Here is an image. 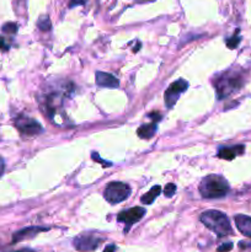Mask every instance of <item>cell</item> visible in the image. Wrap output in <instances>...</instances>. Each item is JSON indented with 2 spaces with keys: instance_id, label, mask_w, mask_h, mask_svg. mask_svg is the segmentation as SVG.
Wrapping results in <instances>:
<instances>
[{
  "instance_id": "cell-1",
  "label": "cell",
  "mask_w": 251,
  "mask_h": 252,
  "mask_svg": "<svg viewBox=\"0 0 251 252\" xmlns=\"http://www.w3.org/2000/svg\"><path fill=\"white\" fill-rule=\"evenodd\" d=\"M243 74L238 70H234V69L219 74L213 80V85L216 88L218 100H223V98L228 97L231 94L236 93L243 86Z\"/></svg>"
},
{
  "instance_id": "cell-2",
  "label": "cell",
  "mask_w": 251,
  "mask_h": 252,
  "mask_svg": "<svg viewBox=\"0 0 251 252\" xmlns=\"http://www.w3.org/2000/svg\"><path fill=\"white\" fill-rule=\"evenodd\" d=\"M199 220H201L202 224H204L206 228L213 231L219 238H223V236H228L233 234V229H231L229 218L223 212L214 211V209L206 211L201 214Z\"/></svg>"
},
{
  "instance_id": "cell-3",
  "label": "cell",
  "mask_w": 251,
  "mask_h": 252,
  "mask_svg": "<svg viewBox=\"0 0 251 252\" xmlns=\"http://www.w3.org/2000/svg\"><path fill=\"white\" fill-rule=\"evenodd\" d=\"M199 192L203 198H221L228 194L229 185L220 175H208L199 184Z\"/></svg>"
},
{
  "instance_id": "cell-4",
  "label": "cell",
  "mask_w": 251,
  "mask_h": 252,
  "mask_svg": "<svg viewBox=\"0 0 251 252\" xmlns=\"http://www.w3.org/2000/svg\"><path fill=\"white\" fill-rule=\"evenodd\" d=\"M130 192L132 189H130L129 185L125 184V182H110L103 191V197L108 203L117 204L126 201L130 196Z\"/></svg>"
},
{
  "instance_id": "cell-5",
  "label": "cell",
  "mask_w": 251,
  "mask_h": 252,
  "mask_svg": "<svg viewBox=\"0 0 251 252\" xmlns=\"http://www.w3.org/2000/svg\"><path fill=\"white\" fill-rule=\"evenodd\" d=\"M15 127L17 128L21 134L27 135V137H33V135H38L39 133L43 132V128L39 125L37 121L33 118L27 117V116H17L15 118Z\"/></svg>"
},
{
  "instance_id": "cell-6",
  "label": "cell",
  "mask_w": 251,
  "mask_h": 252,
  "mask_svg": "<svg viewBox=\"0 0 251 252\" xmlns=\"http://www.w3.org/2000/svg\"><path fill=\"white\" fill-rule=\"evenodd\" d=\"M102 241V238H98V236L94 235V234L84 233L74 239L73 245L75 250L80 252H93L101 245Z\"/></svg>"
},
{
  "instance_id": "cell-7",
  "label": "cell",
  "mask_w": 251,
  "mask_h": 252,
  "mask_svg": "<svg viewBox=\"0 0 251 252\" xmlns=\"http://www.w3.org/2000/svg\"><path fill=\"white\" fill-rule=\"evenodd\" d=\"M145 216V209L142 207H133V208L127 209V211L120 212V214L117 216V220L120 223H125V233H128L130 229V226L133 224L138 223L143 217Z\"/></svg>"
},
{
  "instance_id": "cell-8",
  "label": "cell",
  "mask_w": 251,
  "mask_h": 252,
  "mask_svg": "<svg viewBox=\"0 0 251 252\" xmlns=\"http://www.w3.org/2000/svg\"><path fill=\"white\" fill-rule=\"evenodd\" d=\"M188 88V83L184 79H179V80L174 81L171 85L167 88V90L165 91V103H166L167 108H171L175 103L179 100L180 95H181L184 91L187 90Z\"/></svg>"
},
{
  "instance_id": "cell-9",
  "label": "cell",
  "mask_w": 251,
  "mask_h": 252,
  "mask_svg": "<svg viewBox=\"0 0 251 252\" xmlns=\"http://www.w3.org/2000/svg\"><path fill=\"white\" fill-rule=\"evenodd\" d=\"M49 228H42V226H29V228H24L21 230L16 231V233L12 235V244L20 243V241L24 240H30V239H33L34 236L38 235L42 231H48Z\"/></svg>"
},
{
  "instance_id": "cell-10",
  "label": "cell",
  "mask_w": 251,
  "mask_h": 252,
  "mask_svg": "<svg viewBox=\"0 0 251 252\" xmlns=\"http://www.w3.org/2000/svg\"><path fill=\"white\" fill-rule=\"evenodd\" d=\"M96 84L101 88L107 89H117L120 86V80L115 75L105 71H96L95 74Z\"/></svg>"
},
{
  "instance_id": "cell-11",
  "label": "cell",
  "mask_w": 251,
  "mask_h": 252,
  "mask_svg": "<svg viewBox=\"0 0 251 252\" xmlns=\"http://www.w3.org/2000/svg\"><path fill=\"white\" fill-rule=\"evenodd\" d=\"M244 152H245V147L243 144L234 145V147H221L218 150V158L224 160H233Z\"/></svg>"
},
{
  "instance_id": "cell-12",
  "label": "cell",
  "mask_w": 251,
  "mask_h": 252,
  "mask_svg": "<svg viewBox=\"0 0 251 252\" xmlns=\"http://www.w3.org/2000/svg\"><path fill=\"white\" fill-rule=\"evenodd\" d=\"M238 230L246 238H251V217L245 214H236L234 218Z\"/></svg>"
},
{
  "instance_id": "cell-13",
  "label": "cell",
  "mask_w": 251,
  "mask_h": 252,
  "mask_svg": "<svg viewBox=\"0 0 251 252\" xmlns=\"http://www.w3.org/2000/svg\"><path fill=\"white\" fill-rule=\"evenodd\" d=\"M157 122H152L149 125H142L137 130L138 137L142 138V139H152L155 133H157Z\"/></svg>"
},
{
  "instance_id": "cell-14",
  "label": "cell",
  "mask_w": 251,
  "mask_h": 252,
  "mask_svg": "<svg viewBox=\"0 0 251 252\" xmlns=\"http://www.w3.org/2000/svg\"><path fill=\"white\" fill-rule=\"evenodd\" d=\"M160 192H161V187L157 186H157H154L153 189H150L149 191L144 194V196H142L140 202H142L143 204H148V206H149V204H153V202L157 198V196L160 194Z\"/></svg>"
},
{
  "instance_id": "cell-15",
  "label": "cell",
  "mask_w": 251,
  "mask_h": 252,
  "mask_svg": "<svg viewBox=\"0 0 251 252\" xmlns=\"http://www.w3.org/2000/svg\"><path fill=\"white\" fill-rule=\"evenodd\" d=\"M37 26H38V29L41 30V31H49L52 27L51 20H49L48 16L43 15V16L39 17L38 21H37Z\"/></svg>"
},
{
  "instance_id": "cell-16",
  "label": "cell",
  "mask_w": 251,
  "mask_h": 252,
  "mask_svg": "<svg viewBox=\"0 0 251 252\" xmlns=\"http://www.w3.org/2000/svg\"><path fill=\"white\" fill-rule=\"evenodd\" d=\"M17 25L15 24V22H7V24H4L2 25L1 30L2 32H5V33L7 34H15L17 32Z\"/></svg>"
},
{
  "instance_id": "cell-17",
  "label": "cell",
  "mask_w": 251,
  "mask_h": 252,
  "mask_svg": "<svg viewBox=\"0 0 251 252\" xmlns=\"http://www.w3.org/2000/svg\"><path fill=\"white\" fill-rule=\"evenodd\" d=\"M238 33H239V31H236V33L234 34L233 37H230L229 39H226V46H228V48L234 49L238 47L239 43H240L241 38H240V36H238Z\"/></svg>"
},
{
  "instance_id": "cell-18",
  "label": "cell",
  "mask_w": 251,
  "mask_h": 252,
  "mask_svg": "<svg viewBox=\"0 0 251 252\" xmlns=\"http://www.w3.org/2000/svg\"><path fill=\"white\" fill-rule=\"evenodd\" d=\"M176 189H177V187H176V185L175 184H169V185H166V186H165V189H164V193H165V196L166 197H172L175 194V192H176Z\"/></svg>"
},
{
  "instance_id": "cell-19",
  "label": "cell",
  "mask_w": 251,
  "mask_h": 252,
  "mask_svg": "<svg viewBox=\"0 0 251 252\" xmlns=\"http://www.w3.org/2000/svg\"><path fill=\"white\" fill-rule=\"evenodd\" d=\"M231 249H233V244L225 243V244H223V245L219 246V248L217 249V251H218V252H229L231 250Z\"/></svg>"
},
{
  "instance_id": "cell-20",
  "label": "cell",
  "mask_w": 251,
  "mask_h": 252,
  "mask_svg": "<svg viewBox=\"0 0 251 252\" xmlns=\"http://www.w3.org/2000/svg\"><path fill=\"white\" fill-rule=\"evenodd\" d=\"M148 117L150 118V120H153V122H159L160 120H161V113L160 112H152V113H149V115H148Z\"/></svg>"
},
{
  "instance_id": "cell-21",
  "label": "cell",
  "mask_w": 251,
  "mask_h": 252,
  "mask_svg": "<svg viewBox=\"0 0 251 252\" xmlns=\"http://www.w3.org/2000/svg\"><path fill=\"white\" fill-rule=\"evenodd\" d=\"M84 4H85V0H70V2H69V7L73 9V7L79 6V5H84Z\"/></svg>"
},
{
  "instance_id": "cell-22",
  "label": "cell",
  "mask_w": 251,
  "mask_h": 252,
  "mask_svg": "<svg viewBox=\"0 0 251 252\" xmlns=\"http://www.w3.org/2000/svg\"><path fill=\"white\" fill-rule=\"evenodd\" d=\"M93 159L94 160H97L98 162H102V164H106V166H111V162H105V161H103V160H101L100 158H98L97 153H93Z\"/></svg>"
},
{
  "instance_id": "cell-23",
  "label": "cell",
  "mask_w": 251,
  "mask_h": 252,
  "mask_svg": "<svg viewBox=\"0 0 251 252\" xmlns=\"http://www.w3.org/2000/svg\"><path fill=\"white\" fill-rule=\"evenodd\" d=\"M9 48V46L6 44V41H5L4 37L0 36V49H7Z\"/></svg>"
},
{
  "instance_id": "cell-24",
  "label": "cell",
  "mask_w": 251,
  "mask_h": 252,
  "mask_svg": "<svg viewBox=\"0 0 251 252\" xmlns=\"http://www.w3.org/2000/svg\"><path fill=\"white\" fill-rule=\"evenodd\" d=\"M4 171H5V161L2 158H0V177L2 176Z\"/></svg>"
},
{
  "instance_id": "cell-25",
  "label": "cell",
  "mask_w": 251,
  "mask_h": 252,
  "mask_svg": "<svg viewBox=\"0 0 251 252\" xmlns=\"http://www.w3.org/2000/svg\"><path fill=\"white\" fill-rule=\"evenodd\" d=\"M116 249L117 248H116L115 245H108V246H106V249L103 250V252H115Z\"/></svg>"
},
{
  "instance_id": "cell-26",
  "label": "cell",
  "mask_w": 251,
  "mask_h": 252,
  "mask_svg": "<svg viewBox=\"0 0 251 252\" xmlns=\"http://www.w3.org/2000/svg\"><path fill=\"white\" fill-rule=\"evenodd\" d=\"M12 252H36L34 250H31V249H21V250L12 251Z\"/></svg>"
}]
</instances>
